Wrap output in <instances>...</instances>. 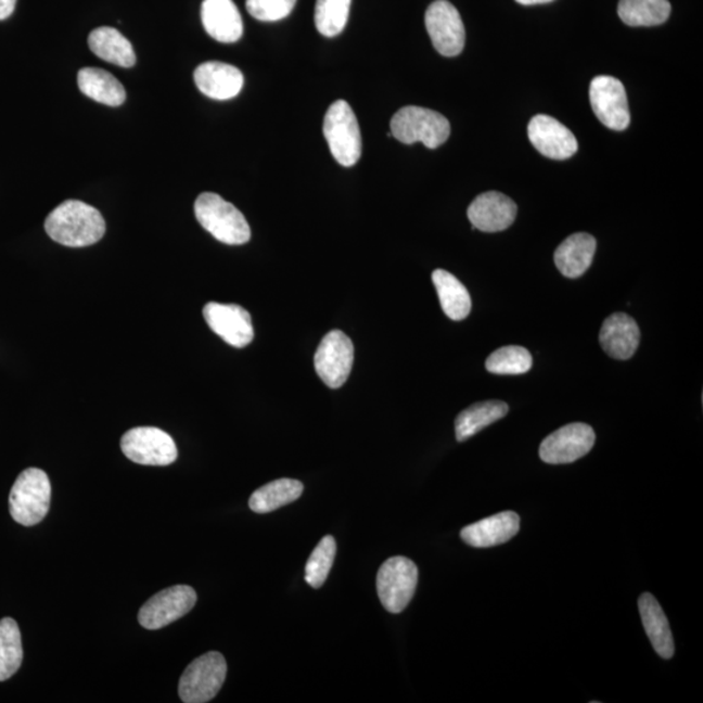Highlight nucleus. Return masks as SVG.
<instances>
[{
	"label": "nucleus",
	"mask_w": 703,
	"mask_h": 703,
	"mask_svg": "<svg viewBox=\"0 0 703 703\" xmlns=\"http://www.w3.org/2000/svg\"><path fill=\"white\" fill-rule=\"evenodd\" d=\"M303 493L304 485L297 480H276L252 494L250 507L253 512L269 513L293 503Z\"/></svg>",
	"instance_id": "nucleus-27"
},
{
	"label": "nucleus",
	"mask_w": 703,
	"mask_h": 703,
	"mask_svg": "<svg viewBox=\"0 0 703 703\" xmlns=\"http://www.w3.org/2000/svg\"><path fill=\"white\" fill-rule=\"evenodd\" d=\"M44 230L59 244L82 247L93 245L103 238L106 221L95 207L69 200L49 214Z\"/></svg>",
	"instance_id": "nucleus-1"
},
{
	"label": "nucleus",
	"mask_w": 703,
	"mask_h": 703,
	"mask_svg": "<svg viewBox=\"0 0 703 703\" xmlns=\"http://www.w3.org/2000/svg\"><path fill=\"white\" fill-rule=\"evenodd\" d=\"M51 485L41 469L28 468L18 475L10 494V513L16 523L33 526L49 512Z\"/></svg>",
	"instance_id": "nucleus-3"
},
{
	"label": "nucleus",
	"mask_w": 703,
	"mask_h": 703,
	"mask_svg": "<svg viewBox=\"0 0 703 703\" xmlns=\"http://www.w3.org/2000/svg\"><path fill=\"white\" fill-rule=\"evenodd\" d=\"M297 0H246V10L259 22H279L295 9Z\"/></svg>",
	"instance_id": "nucleus-33"
},
{
	"label": "nucleus",
	"mask_w": 703,
	"mask_h": 703,
	"mask_svg": "<svg viewBox=\"0 0 703 703\" xmlns=\"http://www.w3.org/2000/svg\"><path fill=\"white\" fill-rule=\"evenodd\" d=\"M201 18L207 35L218 42H238L243 36V18L232 0H204Z\"/></svg>",
	"instance_id": "nucleus-20"
},
{
	"label": "nucleus",
	"mask_w": 703,
	"mask_h": 703,
	"mask_svg": "<svg viewBox=\"0 0 703 703\" xmlns=\"http://www.w3.org/2000/svg\"><path fill=\"white\" fill-rule=\"evenodd\" d=\"M120 446L130 461L141 465L166 466L178 459L174 439L158 427L129 430L123 435Z\"/></svg>",
	"instance_id": "nucleus-8"
},
{
	"label": "nucleus",
	"mask_w": 703,
	"mask_h": 703,
	"mask_svg": "<svg viewBox=\"0 0 703 703\" xmlns=\"http://www.w3.org/2000/svg\"><path fill=\"white\" fill-rule=\"evenodd\" d=\"M432 278L442 309L448 318L452 321H462L471 315V295L458 278L442 269L435 270Z\"/></svg>",
	"instance_id": "nucleus-25"
},
{
	"label": "nucleus",
	"mask_w": 703,
	"mask_h": 703,
	"mask_svg": "<svg viewBox=\"0 0 703 703\" xmlns=\"http://www.w3.org/2000/svg\"><path fill=\"white\" fill-rule=\"evenodd\" d=\"M527 136L532 145L547 158L564 161L575 155L578 143L575 135L557 119L549 115L532 117Z\"/></svg>",
	"instance_id": "nucleus-15"
},
{
	"label": "nucleus",
	"mask_w": 703,
	"mask_h": 703,
	"mask_svg": "<svg viewBox=\"0 0 703 703\" xmlns=\"http://www.w3.org/2000/svg\"><path fill=\"white\" fill-rule=\"evenodd\" d=\"M24 657L22 634L13 618L0 621V681L11 679L22 667Z\"/></svg>",
	"instance_id": "nucleus-29"
},
{
	"label": "nucleus",
	"mask_w": 703,
	"mask_h": 703,
	"mask_svg": "<svg viewBox=\"0 0 703 703\" xmlns=\"http://www.w3.org/2000/svg\"><path fill=\"white\" fill-rule=\"evenodd\" d=\"M638 610H640L644 631L656 654L663 660H670L675 654L674 637L661 604L650 592H643L638 599Z\"/></svg>",
	"instance_id": "nucleus-22"
},
{
	"label": "nucleus",
	"mask_w": 703,
	"mask_h": 703,
	"mask_svg": "<svg viewBox=\"0 0 703 703\" xmlns=\"http://www.w3.org/2000/svg\"><path fill=\"white\" fill-rule=\"evenodd\" d=\"M597 251V241L589 233H575L565 239L555 252V265L564 277L577 279L588 271Z\"/></svg>",
	"instance_id": "nucleus-21"
},
{
	"label": "nucleus",
	"mask_w": 703,
	"mask_h": 703,
	"mask_svg": "<svg viewBox=\"0 0 703 703\" xmlns=\"http://www.w3.org/2000/svg\"><path fill=\"white\" fill-rule=\"evenodd\" d=\"M225 656L210 651L193 661L180 677L179 695L186 703H205L219 693L226 681Z\"/></svg>",
	"instance_id": "nucleus-7"
},
{
	"label": "nucleus",
	"mask_w": 703,
	"mask_h": 703,
	"mask_svg": "<svg viewBox=\"0 0 703 703\" xmlns=\"http://www.w3.org/2000/svg\"><path fill=\"white\" fill-rule=\"evenodd\" d=\"M194 213L199 223L220 243L243 245L251 240V227L243 213L217 193L200 194Z\"/></svg>",
	"instance_id": "nucleus-2"
},
{
	"label": "nucleus",
	"mask_w": 703,
	"mask_h": 703,
	"mask_svg": "<svg viewBox=\"0 0 703 703\" xmlns=\"http://www.w3.org/2000/svg\"><path fill=\"white\" fill-rule=\"evenodd\" d=\"M391 135L407 145L422 142L429 149H436L448 140L451 126L447 117L436 111L407 106L391 119Z\"/></svg>",
	"instance_id": "nucleus-4"
},
{
	"label": "nucleus",
	"mask_w": 703,
	"mask_h": 703,
	"mask_svg": "<svg viewBox=\"0 0 703 703\" xmlns=\"http://www.w3.org/2000/svg\"><path fill=\"white\" fill-rule=\"evenodd\" d=\"M336 555V542L332 536H325L317 545L315 551L311 552L308 563L305 566V581L311 588H322L329 573L334 564Z\"/></svg>",
	"instance_id": "nucleus-32"
},
{
	"label": "nucleus",
	"mask_w": 703,
	"mask_h": 703,
	"mask_svg": "<svg viewBox=\"0 0 703 703\" xmlns=\"http://www.w3.org/2000/svg\"><path fill=\"white\" fill-rule=\"evenodd\" d=\"M194 82L202 94L217 101L237 97L244 87V76L231 64L206 62L194 71Z\"/></svg>",
	"instance_id": "nucleus-17"
},
{
	"label": "nucleus",
	"mask_w": 703,
	"mask_h": 703,
	"mask_svg": "<svg viewBox=\"0 0 703 703\" xmlns=\"http://www.w3.org/2000/svg\"><path fill=\"white\" fill-rule=\"evenodd\" d=\"M425 24L436 51L443 56L459 55L465 46V28L460 13L447 0L429 5Z\"/></svg>",
	"instance_id": "nucleus-12"
},
{
	"label": "nucleus",
	"mask_w": 703,
	"mask_h": 703,
	"mask_svg": "<svg viewBox=\"0 0 703 703\" xmlns=\"http://www.w3.org/2000/svg\"><path fill=\"white\" fill-rule=\"evenodd\" d=\"M533 367L531 352L519 345H508L499 348L488 356L486 369L498 375L525 374Z\"/></svg>",
	"instance_id": "nucleus-30"
},
{
	"label": "nucleus",
	"mask_w": 703,
	"mask_h": 703,
	"mask_svg": "<svg viewBox=\"0 0 703 703\" xmlns=\"http://www.w3.org/2000/svg\"><path fill=\"white\" fill-rule=\"evenodd\" d=\"M617 13L629 26H655L667 22L670 4L668 0H621Z\"/></svg>",
	"instance_id": "nucleus-28"
},
{
	"label": "nucleus",
	"mask_w": 703,
	"mask_h": 703,
	"mask_svg": "<svg viewBox=\"0 0 703 703\" xmlns=\"http://www.w3.org/2000/svg\"><path fill=\"white\" fill-rule=\"evenodd\" d=\"M516 2L523 5H536L550 3L552 0H516Z\"/></svg>",
	"instance_id": "nucleus-35"
},
{
	"label": "nucleus",
	"mask_w": 703,
	"mask_h": 703,
	"mask_svg": "<svg viewBox=\"0 0 703 703\" xmlns=\"http://www.w3.org/2000/svg\"><path fill=\"white\" fill-rule=\"evenodd\" d=\"M17 0H0V22L9 18L15 11Z\"/></svg>",
	"instance_id": "nucleus-34"
},
{
	"label": "nucleus",
	"mask_w": 703,
	"mask_h": 703,
	"mask_svg": "<svg viewBox=\"0 0 703 703\" xmlns=\"http://www.w3.org/2000/svg\"><path fill=\"white\" fill-rule=\"evenodd\" d=\"M323 135L338 165L352 167L361 158V130L348 102L338 100L331 104L324 116Z\"/></svg>",
	"instance_id": "nucleus-5"
},
{
	"label": "nucleus",
	"mask_w": 703,
	"mask_h": 703,
	"mask_svg": "<svg viewBox=\"0 0 703 703\" xmlns=\"http://www.w3.org/2000/svg\"><path fill=\"white\" fill-rule=\"evenodd\" d=\"M519 531V514L506 511L465 526L460 536L466 545L477 547V549H486V547L508 542V540L516 536Z\"/></svg>",
	"instance_id": "nucleus-18"
},
{
	"label": "nucleus",
	"mask_w": 703,
	"mask_h": 703,
	"mask_svg": "<svg viewBox=\"0 0 703 703\" xmlns=\"http://www.w3.org/2000/svg\"><path fill=\"white\" fill-rule=\"evenodd\" d=\"M517 206L503 193L486 192L478 195L468 208L473 230L499 232L507 230L516 219Z\"/></svg>",
	"instance_id": "nucleus-16"
},
{
	"label": "nucleus",
	"mask_w": 703,
	"mask_h": 703,
	"mask_svg": "<svg viewBox=\"0 0 703 703\" xmlns=\"http://www.w3.org/2000/svg\"><path fill=\"white\" fill-rule=\"evenodd\" d=\"M352 0H317L315 22L324 37H336L348 23Z\"/></svg>",
	"instance_id": "nucleus-31"
},
{
	"label": "nucleus",
	"mask_w": 703,
	"mask_h": 703,
	"mask_svg": "<svg viewBox=\"0 0 703 703\" xmlns=\"http://www.w3.org/2000/svg\"><path fill=\"white\" fill-rule=\"evenodd\" d=\"M78 88L95 102L111 107L120 106L126 101V90L119 80L107 71L87 67L78 72Z\"/></svg>",
	"instance_id": "nucleus-24"
},
{
	"label": "nucleus",
	"mask_w": 703,
	"mask_h": 703,
	"mask_svg": "<svg viewBox=\"0 0 703 703\" xmlns=\"http://www.w3.org/2000/svg\"><path fill=\"white\" fill-rule=\"evenodd\" d=\"M419 583V568L406 557H394L381 565L376 575V591L383 608L400 614L408 608Z\"/></svg>",
	"instance_id": "nucleus-6"
},
{
	"label": "nucleus",
	"mask_w": 703,
	"mask_h": 703,
	"mask_svg": "<svg viewBox=\"0 0 703 703\" xmlns=\"http://www.w3.org/2000/svg\"><path fill=\"white\" fill-rule=\"evenodd\" d=\"M204 317L208 328L232 347L244 348L253 342L252 317L240 305L208 303Z\"/></svg>",
	"instance_id": "nucleus-14"
},
{
	"label": "nucleus",
	"mask_w": 703,
	"mask_h": 703,
	"mask_svg": "<svg viewBox=\"0 0 703 703\" xmlns=\"http://www.w3.org/2000/svg\"><path fill=\"white\" fill-rule=\"evenodd\" d=\"M596 433L586 423H570L553 432L539 447V458L547 464H571L584 458L595 447Z\"/></svg>",
	"instance_id": "nucleus-10"
},
{
	"label": "nucleus",
	"mask_w": 703,
	"mask_h": 703,
	"mask_svg": "<svg viewBox=\"0 0 703 703\" xmlns=\"http://www.w3.org/2000/svg\"><path fill=\"white\" fill-rule=\"evenodd\" d=\"M640 328L635 319L625 312H615L610 316L599 332V343L603 350L616 360H628L634 356L638 344H640Z\"/></svg>",
	"instance_id": "nucleus-19"
},
{
	"label": "nucleus",
	"mask_w": 703,
	"mask_h": 703,
	"mask_svg": "<svg viewBox=\"0 0 703 703\" xmlns=\"http://www.w3.org/2000/svg\"><path fill=\"white\" fill-rule=\"evenodd\" d=\"M510 410L508 404L499 400L475 402L472 407L462 410L456 417L455 432L458 442H464L472 438L473 435L481 432L491 423L497 422Z\"/></svg>",
	"instance_id": "nucleus-26"
},
{
	"label": "nucleus",
	"mask_w": 703,
	"mask_h": 703,
	"mask_svg": "<svg viewBox=\"0 0 703 703\" xmlns=\"http://www.w3.org/2000/svg\"><path fill=\"white\" fill-rule=\"evenodd\" d=\"M590 103L599 122L612 130L629 127L627 93L622 81L611 76H597L590 84Z\"/></svg>",
	"instance_id": "nucleus-13"
},
{
	"label": "nucleus",
	"mask_w": 703,
	"mask_h": 703,
	"mask_svg": "<svg viewBox=\"0 0 703 703\" xmlns=\"http://www.w3.org/2000/svg\"><path fill=\"white\" fill-rule=\"evenodd\" d=\"M89 48L98 57L123 68L133 67L136 54L132 43L122 33L110 26H101L90 33Z\"/></svg>",
	"instance_id": "nucleus-23"
},
{
	"label": "nucleus",
	"mask_w": 703,
	"mask_h": 703,
	"mask_svg": "<svg viewBox=\"0 0 703 703\" xmlns=\"http://www.w3.org/2000/svg\"><path fill=\"white\" fill-rule=\"evenodd\" d=\"M355 348L343 331L332 330L318 345L315 356L317 374L330 388L342 387L354 367Z\"/></svg>",
	"instance_id": "nucleus-9"
},
{
	"label": "nucleus",
	"mask_w": 703,
	"mask_h": 703,
	"mask_svg": "<svg viewBox=\"0 0 703 703\" xmlns=\"http://www.w3.org/2000/svg\"><path fill=\"white\" fill-rule=\"evenodd\" d=\"M197 595L191 586L176 585L158 592L142 605L139 622L143 628L155 630L179 621L194 608Z\"/></svg>",
	"instance_id": "nucleus-11"
}]
</instances>
